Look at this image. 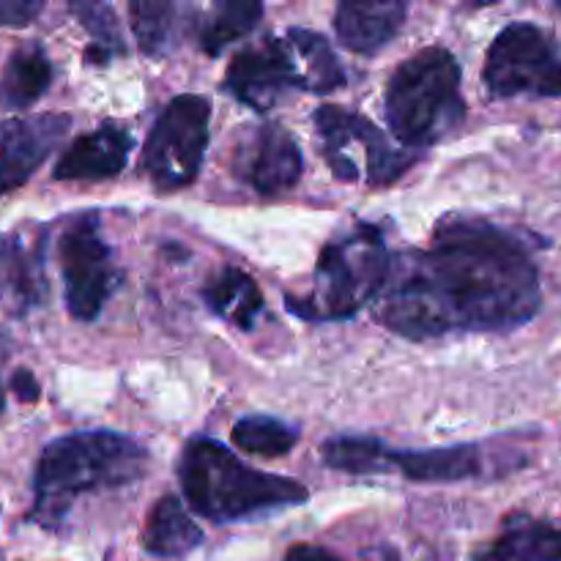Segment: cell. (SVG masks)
<instances>
[{
  "label": "cell",
  "instance_id": "obj_1",
  "mask_svg": "<svg viewBox=\"0 0 561 561\" xmlns=\"http://www.w3.org/2000/svg\"><path fill=\"white\" fill-rule=\"evenodd\" d=\"M540 268L515 230L447 214L427 250L392 257L376 318L414 343L463 332H513L540 312Z\"/></svg>",
  "mask_w": 561,
  "mask_h": 561
},
{
  "label": "cell",
  "instance_id": "obj_2",
  "mask_svg": "<svg viewBox=\"0 0 561 561\" xmlns=\"http://www.w3.org/2000/svg\"><path fill=\"white\" fill-rule=\"evenodd\" d=\"M148 466V449L115 431H82L44 447L33 477L31 520L60 529L80 496L131 485Z\"/></svg>",
  "mask_w": 561,
  "mask_h": 561
},
{
  "label": "cell",
  "instance_id": "obj_3",
  "mask_svg": "<svg viewBox=\"0 0 561 561\" xmlns=\"http://www.w3.org/2000/svg\"><path fill=\"white\" fill-rule=\"evenodd\" d=\"M179 482L192 513L211 524L257 518L299 507L310 499L301 482L250 469L211 438H192L186 444L179 460Z\"/></svg>",
  "mask_w": 561,
  "mask_h": 561
},
{
  "label": "cell",
  "instance_id": "obj_4",
  "mask_svg": "<svg viewBox=\"0 0 561 561\" xmlns=\"http://www.w3.org/2000/svg\"><path fill=\"white\" fill-rule=\"evenodd\" d=\"M458 58L444 47H425L405 58L387 82V124L394 140L422 151L463 126L466 99L460 93Z\"/></svg>",
  "mask_w": 561,
  "mask_h": 561
},
{
  "label": "cell",
  "instance_id": "obj_5",
  "mask_svg": "<svg viewBox=\"0 0 561 561\" xmlns=\"http://www.w3.org/2000/svg\"><path fill=\"white\" fill-rule=\"evenodd\" d=\"M392 255L387 250L381 228L356 222L340 239L329 241L316 266V283L310 296H288V310L305 321H345L378 301L389 283Z\"/></svg>",
  "mask_w": 561,
  "mask_h": 561
},
{
  "label": "cell",
  "instance_id": "obj_6",
  "mask_svg": "<svg viewBox=\"0 0 561 561\" xmlns=\"http://www.w3.org/2000/svg\"><path fill=\"white\" fill-rule=\"evenodd\" d=\"M312 121L334 179L348 184L365 179L370 186H389L414 164L411 151L394 148L373 121L354 110L321 104Z\"/></svg>",
  "mask_w": 561,
  "mask_h": 561
},
{
  "label": "cell",
  "instance_id": "obj_7",
  "mask_svg": "<svg viewBox=\"0 0 561 561\" xmlns=\"http://www.w3.org/2000/svg\"><path fill=\"white\" fill-rule=\"evenodd\" d=\"M211 102L197 93L170 99L148 131L142 170L157 192L186 190L201 175L208 148Z\"/></svg>",
  "mask_w": 561,
  "mask_h": 561
},
{
  "label": "cell",
  "instance_id": "obj_8",
  "mask_svg": "<svg viewBox=\"0 0 561 561\" xmlns=\"http://www.w3.org/2000/svg\"><path fill=\"white\" fill-rule=\"evenodd\" d=\"M482 80L496 99L561 96L557 42L535 22H510L488 47Z\"/></svg>",
  "mask_w": 561,
  "mask_h": 561
},
{
  "label": "cell",
  "instance_id": "obj_9",
  "mask_svg": "<svg viewBox=\"0 0 561 561\" xmlns=\"http://www.w3.org/2000/svg\"><path fill=\"white\" fill-rule=\"evenodd\" d=\"M58 257L71 318L96 321L121 285V268L115 266L96 214H80L66 225L58 241Z\"/></svg>",
  "mask_w": 561,
  "mask_h": 561
},
{
  "label": "cell",
  "instance_id": "obj_10",
  "mask_svg": "<svg viewBox=\"0 0 561 561\" xmlns=\"http://www.w3.org/2000/svg\"><path fill=\"white\" fill-rule=\"evenodd\" d=\"M225 88L247 107L268 113L290 91H305V77L288 38L268 36L257 47H247L233 55L225 75Z\"/></svg>",
  "mask_w": 561,
  "mask_h": 561
},
{
  "label": "cell",
  "instance_id": "obj_11",
  "mask_svg": "<svg viewBox=\"0 0 561 561\" xmlns=\"http://www.w3.org/2000/svg\"><path fill=\"white\" fill-rule=\"evenodd\" d=\"M233 170L252 192L277 197L299 184L305 159L285 126L261 124L241 135L233 151Z\"/></svg>",
  "mask_w": 561,
  "mask_h": 561
},
{
  "label": "cell",
  "instance_id": "obj_12",
  "mask_svg": "<svg viewBox=\"0 0 561 561\" xmlns=\"http://www.w3.org/2000/svg\"><path fill=\"white\" fill-rule=\"evenodd\" d=\"M71 118L60 113L0 121V197L20 190L60 146Z\"/></svg>",
  "mask_w": 561,
  "mask_h": 561
},
{
  "label": "cell",
  "instance_id": "obj_13",
  "mask_svg": "<svg viewBox=\"0 0 561 561\" xmlns=\"http://www.w3.org/2000/svg\"><path fill=\"white\" fill-rule=\"evenodd\" d=\"M135 148L131 131L118 121H104L88 135L77 137L55 164L58 181H104L115 179L129 162Z\"/></svg>",
  "mask_w": 561,
  "mask_h": 561
},
{
  "label": "cell",
  "instance_id": "obj_14",
  "mask_svg": "<svg viewBox=\"0 0 561 561\" xmlns=\"http://www.w3.org/2000/svg\"><path fill=\"white\" fill-rule=\"evenodd\" d=\"M47 299L42 241L22 233L0 236V301L14 316L36 310Z\"/></svg>",
  "mask_w": 561,
  "mask_h": 561
},
{
  "label": "cell",
  "instance_id": "obj_15",
  "mask_svg": "<svg viewBox=\"0 0 561 561\" xmlns=\"http://www.w3.org/2000/svg\"><path fill=\"white\" fill-rule=\"evenodd\" d=\"M409 5L400 0H351L340 3L334 31L345 49L356 55H376L403 27Z\"/></svg>",
  "mask_w": 561,
  "mask_h": 561
},
{
  "label": "cell",
  "instance_id": "obj_16",
  "mask_svg": "<svg viewBox=\"0 0 561 561\" xmlns=\"http://www.w3.org/2000/svg\"><path fill=\"white\" fill-rule=\"evenodd\" d=\"M398 471L411 482H463L482 474L477 444L438 449H387V474Z\"/></svg>",
  "mask_w": 561,
  "mask_h": 561
},
{
  "label": "cell",
  "instance_id": "obj_17",
  "mask_svg": "<svg viewBox=\"0 0 561 561\" xmlns=\"http://www.w3.org/2000/svg\"><path fill=\"white\" fill-rule=\"evenodd\" d=\"M477 561H561V526L526 513L507 515L499 537L477 553Z\"/></svg>",
  "mask_w": 561,
  "mask_h": 561
},
{
  "label": "cell",
  "instance_id": "obj_18",
  "mask_svg": "<svg viewBox=\"0 0 561 561\" xmlns=\"http://www.w3.org/2000/svg\"><path fill=\"white\" fill-rule=\"evenodd\" d=\"M203 301L217 318L241 332H252L263 312V294L255 279L236 266H222L206 279Z\"/></svg>",
  "mask_w": 561,
  "mask_h": 561
},
{
  "label": "cell",
  "instance_id": "obj_19",
  "mask_svg": "<svg viewBox=\"0 0 561 561\" xmlns=\"http://www.w3.org/2000/svg\"><path fill=\"white\" fill-rule=\"evenodd\" d=\"M203 542V529L190 518L179 496H162L153 504L142 529V548L157 559H181Z\"/></svg>",
  "mask_w": 561,
  "mask_h": 561
},
{
  "label": "cell",
  "instance_id": "obj_20",
  "mask_svg": "<svg viewBox=\"0 0 561 561\" xmlns=\"http://www.w3.org/2000/svg\"><path fill=\"white\" fill-rule=\"evenodd\" d=\"M49 82L53 64L42 44H20L0 71V104L9 110H27L47 93Z\"/></svg>",
  "mask_w": 561,
  "mask_h": 561
},
{
  "label": "cell",
  "instance_id": "obj_21",
  "mask_svg": "<svg viewBox=\"0 0 561 561\" xmlns=\"http://www.w3.org/2000/svg\"><path fill=\"white\" fill-rule=\"evenodd\" d=\"M290 49L299 60L301 77H305V91L310 93H332L345 85V71L340 58L334 55L332 44L316 31L307 27H288L285 31Z\"/></svg>",
  "mask_w": 561,
  "mask_h": 561
},
{
  "label": "cell",
  "instance_id": "obj_22",
  "mask_svg": "<svg viewBox=\"0 0 561 561\" xmlns=\"http://www.w3.org/2000/svg\"><path fill=\"white\" fill-rule=\"evenodd\" d=\"M263 16V3L255 0H225L217 3L208 14V20L201 25L197 42L208 58H217L228 44L239 42L247 33L255 31V25Z\"/></svg>",
  "mask_w": 561,
  "mask_h": 561
},
{
  "label": "cell",
  "instance_id": "obj_23",
  "mask_svg": "<svg viewBox=\"0 0 561 561\" xmlns=\"http://www.w3.org/2000/svg\"><path fill=\"white\" fill-rule=\"evenodd\" d=\"M387 444L373 436H337L323 444L321 458L329 469L343 474H387Z\"/></svg>",
  "mask_w": 561,
  "mask_h": 561
},
{
  "label": "cell",
  "instance_id": "obj_24",
  "mask_svg": "<svg viewBox=\"0 0 561 561\" xmlns=\"http://www.w3.org/2000/svg\"><path fill=\"white\" fill-rule=\"evenodd\" d=\"M236 447L247 455H261V458H283L299 442V431L294 425L274 416H244L230 431Z\"/></svg>",
  "mask_w": 561,
  "mask_h": 561
},
{
  "label": "cell",
  "instance_id": "obj_25",
  "mask_svg": "<svg viewBox=\"0 0 561 561\" xmlns=\"http://www.w3.org/2000/svg\"><path fill=\"white\" fill-rule=\"evenodd\" d=\"M69 9L93 38L91 47L85 49L88 64L107 66L115 55L126 53V38L124 31H121V22L107 3H71Z\"/></svg>",
  "mask_w": 561,
  "mask_h": 561
},
{
  "label": "cell",
  "instance_id": "obj_26",
  "mask_svg": "<svg viewBox=\"0 0 561 561\" xmlns=\"http://www.w3.org/2000/svg\"><path fill=\"white\" fill-rule=\"evenodd\" d=\"M179 14L181 9L175 3H131L129 16H131V31H135L137 44L146 55H159L168 53L173 47L175 36H179Z\"/></svg>",
  "mask_w": 561,
  "mask_h": 561
},
{
  "label": "cell",
  "instance_id": "obj_27",
  "mask_svg": "<svg viewBox=\"0 0 561 561\" xmlns=\"http://www.w3.org/2000/svg\"><path fill=\"white\" fill-rule=\"evenodd\" d=\"M44 9L42 0H0V27H22L38 16Z\"/></svg>",
  "mask_w": 561,
  "mask_h": 561
},
{
  "label": "cell",
  "instance_id": "obj_28",
  "mask_svg": "<svg viewBox=\"0 0 561 561\" xmlns=\"http://www.w3.org/2000/svg\"><path fill=\"white\" fill-rule=\"evenodd\" d=\"M11 389H14V394L22 400V403H36L38 400V383L27 370L14 373V378H11Z\"/></svg>",
  "mask_w": 561,
  "mask_h": 561
},
{
  "label": "cell",
  "instance_id": "obj_29",
  "mask_svg": "<svg viewBox=\"0 0 561 561\" xmlns=\"http://www.w3.org/2000/svg\"><path fill=\"white\" fill-rule=\"evenodd\" d=\"M285 561H345V559H340L337 553L327 551V548L294 546L288 553H285Z\"/></svg>",
  "mask_w": 561,
  "mask_h": 561
},
{
  "label": "cell",
  "instance_id": "obj_30",
  "mask_svg": "<svg viewBox=\"0 0 561 561\" xmlns=\"http://www.w3.org/2000/svg\"><path fill=\"white\" fill-rule=\"evenodd\" d=\"M5 409V394H3V383H0V411Z\"/></svg>",
  "mask_w": 561,
  "mask_h": 561
},
{
  "label": "cell",
  "instance_id": "obj_31",
  "mask_svg": "<svg viewBox=\"0 0 561 561\" xmlns=\"http://www.w3.org/2000/svg\"><path fill=\"white\" fill-rule=\"evenodd\" d=\"M557 9H559V11H561V3H557Z\"/></svg>",
  "mask_w": 561,
  "mask_h": 561
}]
</instances>
